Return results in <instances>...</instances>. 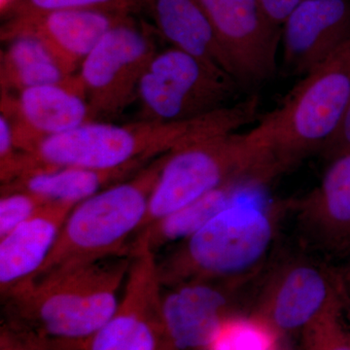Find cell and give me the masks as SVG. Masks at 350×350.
<instances>
[{"mask_svg":"<svg viewBox=\"0 0 350 350\" xmlns=\"http://www.w3.org/2000/svg\"><path fill=\"white\" fill-rule=\"evenodd\" d=\"M49 202L27 191L1 188L0 239L36 215Z\"/></svg>","mask_w":350,"mask_h":350,"instance_id":"25","label":"cell"},{"mask_svg":"<svg viewBox=\"0 0 350 350\" xmlns=\"http://www.w3.org/2000/svg\"><path fill=\"white\" fill-rule=\"evenodd\" d=\"M278 207L239 198L162 261L163 288L194 280L245 283L257 273L275 241Z\"/></svg>","mask_w":350,"mask_h":350,"instance_id":"5","label":"cell"},{"mask_svg":"<svg viewBox=\"0 0 350 350\" xmlns=\"http://www.w3.org/2000/svg\"><path fill=\"white\" fill-rule=\"evenodd\" d=\"M163 157L165 154L131 178L76 204L49 256L31 282L63 275L108 258L130 255L131 241L148 213Z\"/></svg>","mask_w":350,"mask_h":350,"instance_id":"4","label":"cell"},{"mask_svg":"<svg viewBox=\"0 0 350 350\" xmlns=\"http://www.w3.org/2000/svg\"><path fill=\"white\" fill-rule=\"evenodd\" d=\"M144 12L150 15L155 31L170 47L199 57L232 76L213 25L199 0H145Z\"/></svg>","mask_w":350,"mask_h":350,"instance_id":"18","label":"cell"},{"mask_svg":"<svg viewBox=\"0 0 350 350\" xmlns=\"http://www.w3.org/2000/svg\"><path fill=\"white\" fill-rule=\"evenodd\" d=\"M273 179L266 156L250 131L184 145L165 154L139 231L226 184L239 181L260 188Z\"/></svg>","mask_w":350,"mask_h":350,"instance_id":"6","label":"cell"},{"mask_svg":"<svg viewBox=\"0 0 350 350\" xmlns=\"http://www.w3.org/2000/svg\"><path fill=\"white\" fill-rule=\"evenodd\" d=\"M340 150H350V98L342 125L323 149L327 156Z\"/></svg>","mask_w":350,"mask_h":350,"instance_id":"28","label":"cell"},{"mask_svg":"<svg viewBox=\"0 0 350 350\" xmlns=\"http://www.w3.org/2000/svg\"><path fill=\"white\" fill-rule=\"evenodd\" d=\"M0 350H85L76 345L64 344L39 337L29 332L18 330L2 323Z\"/></svg>","mask_w":350,"mask_h":350,"instance_id":"26","label":"cell"},{"mask_svg":"<svg viewBox=\"0 0 350 350\" xmlns=\"http://www.w3.org/2000/svg\"><path fill=\"white\" fill-rule=\"evenodd\" d=\"M145 0H23L13 7L9 17L59 9H87L135 15L144 12Z\"/></svg>","mask_w":350,"mask_h":350,"instance_id":"23","label":"cell"},{"mask_svg":"<svg viewBox=\"0 0 350 350\" xmlns=\"http://www.w3.org/2000/svg\"><path fill=\"white\" fill-rule=\"evenodd\" d=\"M280 334L257 312L230 315L204 350H278Z\"/></svg>","mask_w":350,"mask_h":350,"instance_id":"22","label":"cell"},{"mask_svg":"<svg viewBox=\"0 0 350 350\" xmlns=\"http://www.w3.org/2000/svg\"><path fill=\"white\" fill-rule=\"evenodd\" d=\"M319 185L291 202L306 238L331 254L350 253V150L327 156Z\"/></svg>","mask_w":350,"mask_h":350,"instance_id":"16","label":"cell"},{"mask_svg":"<svg viewBox=\"0 0 350 350\" xmlns=\"http://www.w3.org/2000/svg\"><path fill=\"white\" fill-rule=\"evenodd\" d=\"M7 42L8 47L1 53V93L16 94L32 87L64 84L75 77L66 75L38 39L18 36Z\"/></svg>","mask_w":350,"mask_h":350,"instance_id":"21","label":"cell"},{"mask_svg":"<svg viewBox=\"0 0 350 350\" xmlns=\"http://www.w3.org/2000/svg\"><path fill=\"white\" fill-rule=\"evenodd\" d=\"M338 278L342 297L349 296L350 298V266L338 273Z\"/></svg>","mask_w":350,"mask_h":350,"instance_id":"29","label":"cell"},{"mask_svg":"<svg viewBox=\"0 0 350 350\" xmlns=\"http://www.w3.org/2000/svg\"><path fill=\"white\" fill-rule=\"evenodd\" d=\"M257 188L239 181L226 184L138 232L131 241L130 250L137 246H145L157 255L163 246L190 238L238 199L239 194Z\"/></svg>","mask_w":350,"mask_h":350,"instance_id":"20","label":"cell"},{"mask_svg":"<svg viewBox=\"0 0 350 350\" xmlns=\"http://www.w3.org/2000/svg\"><path fill=\"white\" fill-rule=\"evenodd\" d=\"M131 16L87 9L22 14L9 17L2 25L1 39L6 42L18 36L38 39L66 75L72 76L103 36Z\"/></svg>","mask_w":350,"mask_h":350,"instance_id":"12","label":"cell"},{"mask_svg":"<svg viewBox=\"0 0 350 350\" xmlns=\"http://www.w3.org/2000/svg\"><path fill=\"white\" fill-rule=\"evenodd\" d=\"M76 204L49 202L36 215L0 239L1 299L31 282L56 243Z\"/></svg>","mask_w":350,"mask_h":350,"instance_id":"17","label":"cell"},{"mask_svg":"<svg viewBox=\"0 0 350 350\" xmlns=\"http://www.w3.org/2000/svg\"><path fill=\"white\" fill-rule=\"evenodd\" d=\"M158 52L154 31L133 16L103 36L77 73L94 121L117 116L137 100L142 75Z\"/></svg>","mask_w":350,"mask_h":350,"instance_id":"8","label":"cell"},{"mask_svg":"<svg viewBox=\"0 0 350 350\" xmlns=\"http://www.w3.org/2000/svg\"><path fill=\"white\" fill-rule=\"evenodd\" d=\"M342 308L329 310L301 332L304 350H350V338L340 323Z\"/></svg>","mask_w":350,"mask_h":350,"instance_id":"24","label":"cell"},{"mask_svg":"<svg viewBox=\"0 0 350 350\" xmlns=\"http://www.w3.org/2000/svg\"><path fill=\"white\" fill-rule=\"evenodd\" d=\"M338 273L306 259L276 269L260 296L258 314L278 333L301 332L329 310L342 306Z\"/></svg>","mask_w":350,"mask_h":350,"instance_id":"11","label":"cell"},{"mask_svg":"<svg viewBox=\"0 0 350 350\" xmlns=\"http://www.w3.org/2000/svg\"><path fill=\"white\" fill-rule=\"evenodd\" d=\"M130 255L131 266L116 310L85 350H159L167 340L158 258L145 246L131 248Z\"/></svg>","mask_w":350,"mask_h":350,"instance_id":"9","label":"cell"},{"mask_svg":"<svg viewBox=\"0 0 350 350\" xmlns=\"http://www.w3.org/2000/svg\"><path fill=\"white\" fill-rule=\"evenodd\" d=\"M350 41V0H305L280 29L282 62L305 76Z\"/></svg>","mask_w":350,"mask_h":350,"instance_id":"14","label":"cell"},{"mask_svg":"<svg viewBox=\"0 0 350 350\" xmlns=\"http://www.w3.org/2000/svg\"><path fill=\"white\" fill-rule=\"evenodd\" d=\"M305 0H258L271 24L282 29L283 23Z\"/></svg>","mask_w":350,"mask_h":350,"instance_id":"27","label":"cell"},{"mask_svg":"<svg viewBox=\"0 0 350 350\" xmlns=\"http://www.w3.org/2000/svg\"><path fill=\"white\" fill-rule=\"evenodd\" d=\"M241 283L194 280L167 288L163 319L167 340L178 350H204L219 326L234 314V291Z\"/></svg>","mask_w":350,"mask_h":350,"instance_id":"15","label":"cell"},{"mask_svg":"<svg viewBox=\"0 0 350 350\" xmlns=\"http://www.w3.org/2000/svg\"><path fill=\"white\" fill-rule=\"evenodd\" d=\"M131 255L36 280L1 299L2 323L85 349L116 310Z\"/></svg>","mask_w":350,"mask_h":350,"instance_id":"2","label":"cell"},{"mask_svg":"<svg viewBox=\"0 0 350 350\" xmlns=\"http://www.w3.org/2000/svg\"><path fill=\"white\" fill-rule=\"evenodd\" d=\"M23 0H0V9L1 14H8L12 10L13 7L17 5Z\"/></svg>","mask_w":350,"mask_h":350,"instance_id":"30","label":"cell"},{"mask_svg":"<svg viewBox=\"0 0 350 350\" xmlns=\"http://www.w3.org/2000/svg\"><path fill=\"white\" fill-rule=\"evenodd\" d=\"M259 98L251 96L224 109L179 123L142 121L128 125L88 122L45 138L27 153L29 170L38 167L113 170L151 162L198 140L239 131L256 121Z\"/></svg>","mask_w":350,"mask_h":350,"instance_id":"1","label":"cell"},{"mask_svg":"<svg viewBox=\"0 0 350 350\" xmlns=\"http://www.w3.org/2000/svg\"><path fill=\"white\" fill-rule=\"evenodd\" d=\"M350 98V41L303 76L250 131L276 177L317 151L337 133Z\"/></svg>","mask_w":350,"mask_h":350,"instance_id":"3","label":"cell"},{"mask_svg":"<svg viewBox=\"0 0 350 350\" xmlns=\"http://www.w3.org/2000/svg\"><path fill=\"white\" fill-rule=\"evenodd\" d=\"M159 350H178L176 347H174L172 342H170L169 340H165V344L162 345V347L159 349Z\"/></svg>","mask_w":350,"mask_h":350,"instance_id":"31","label":"cell"},{"mask_svg":"<svg viewBox=\"0 0 350 350\" xmlns=\"http://www.w3.org/2000/svg\"><path fill=\"white\" fill-rule=\"evenodd\" d=\"M239 86L269 81L278 68L280 29L258 0H199Z\"/></svg>","mask_w":350,"mask_h":350,"instance_id":"10","label":"cell"},{"mask_svg":"<svg viewBox=\"0 0 350 350\" xmlns=\"http://www.w3.org/2000/svg\"><path fill=\"white\" fill-rule=\"evenodd\" d=\"M151 162L133 163L113 170L34 167L10 183L1 185V188L27 191L49 202L77 204L110 186L131 178Z\"/></svg>","mask_w":350,"mask_h":350,"instance_id":"19","label":"cell"},{"mask_svg":"<svg viewBox=\"0 0 350 350\" xmlns=\"http://www.w3.org/2000/svg\"><path fill=\"white\" fill-rule=\"evenodd\" d=\"M1 112L12 122L16 145L29 153L45 138L94 121L77 75L64 84L1 93Z\"/></svg>","mask_w":350,"mask_h":350,"instance_id":"13","label":"cell"},{"mask_svg":"<svg viewBox=\"0 0 350 350\" xmlns=\"http://www.w3.org/2000/svg\"><path fill=\"white\" fill-rule=\"evenodd\" d=\"M239 84L229 73L188 53L159 51L140 80V120L179 123L231 107Z\"/></svg>","mask_w":350,"mask_h":350,"instance_id":"7","label":"cell"}]
</instances>
